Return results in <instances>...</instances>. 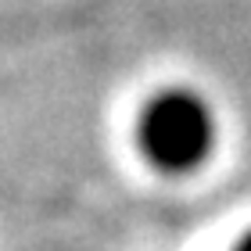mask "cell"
<instances>
[{
  "mask_svg": "<svg viewBox=\"0 0 251 251\" xmlns=\"http://www.w3.org/2000/svg\"><path fill=\"white\" fill-rule=\"evenodd\" d=\"M140 151L162 173H190L215 147V115L194 90H162L140 111Z\"/></svg>",
  "mask_w": 251,
  "mask_h": 251,
  "instance_id": "cell-1",
  "label": "cell"
},
{
  "mask_svg": "<svg viewBox=\"0 0 251 251\" xmlns=\"http://www.w3.org/2000/svg\"><path fill=\"white\" fill-rule=\"evenodd\" d=\"M233 251H251V233H244V237H241V244H237Z\"/></svg>",
  "mask_w": 251,
  "mask_h": 251,
  "instance_id": "cell-2",
  "label": "cell"
}]
</instances>
